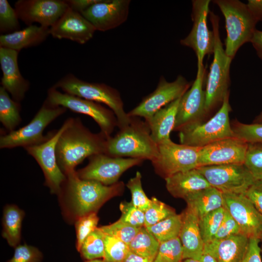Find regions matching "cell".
<instances>
[{
    "mask_svg": "<svg viewBox=\"0 0 262 262\" xmlns=\"http://www.w3.org/2000/svg\"><path fill=\"white\" fill-rule=\"evenodd\" d=\"M183 262H200L199 260H196L191 258H188L184 259Z\"/></svg>",
    "mask_w": 262,
    "mask_h": 262,
    "instance_id": "9f6ffc18",
    "label": "cell"
},
{
    "mask_svg": "<svg viewBox=\"0 0 262 262\" xmlns=\"http://www.w3.org/2000/svg\"><path fill=\"white\" fill-rule=\"evenodd\" d=\"M183 250L179 237L160 243L157 254L153 262H181Z\"/></svg>",
    "mask_w": 262,
    "mask_h": 262,
    "instance_id": "e575fe53",
    "label": "cell"
},
{
    "mask_svg": "<svg viewBox=\"0 0 262 262\" xmlns=\"http://www.w3.org/2000/svg\"><path fill=\"white\" fill-rule=\"evenodd\" d=\"M199 261L200 262H218L215 257L205 251H203Z\"/></svg>",
    "mask_w": 262,
    "mask_h": 262,
    "instance_id": "db71d44e",
    "label": "cell"
},
{
    "mask_svg": "<svg viewBox=\"0 0 262 262\" xmlns=\"http://www.w3.org/2000/svg\"><path fill=\"white\" fill-rule=\"evenodd\" d=\"M106 137L100 131L95 133L85 127L79 117H72L60 136L56 145L57 164L66 175L91 156L105 153Z\"/></svg>",
    "mask_w": 262,
    "mask_h": 262,
    "instance_id": "6da1fadb",
    "label": "cell"
},
{
    "mask_svg": "<svg viewBox=\"0 0 262 262\" xmlns=\"http://www.w3.org/2000/svg\"><path fill=\"white\" fill-rule=\"evenodd\" d=\"M158 146V156L151 162L156 173L164 179L176 173L198 167L201 147L176 144L171 139Z\"/></svg>",
    "mask_w": 262,
    "mask_h": 262,
    "instance_id": "30bf717a",
    "label": "cell"
},
{
    "mask_svg": "<svg viewBox=\"0 0 262 262\" xmlns=\"http://www.w3.org/2000/svg\"><path fill=\"white\" fill-rule=\"evenodd\" d=\"M241 233L239 225L225 209L222 222L213 240L223 239Z\"/></svg>",
    "mask_w": 262,
    "mask_h": 262,
    "instance_id": "bcb514c9",
    "label": "cell"
},
{
    "mask_svg": "<svg viewBox=\"0 0 262 262\" xmlns=\"http://www.w3.org/2000/svg\"><path fill=\"white\" fill-rule=\"evenodd\" d=\"M182 215L176 213L149 227L147 229L160 243L179 237Z\"/></svg>",
    "mask_w": 262,
    "mask_h": 262,
    "instance_id": "1f68e13d",
    "label": "cell"
},
{
    "mask_svg": "<svg viewBox=\"0 0 262 262\" xmlns=\"http://www.w3.org/2000/svg\"><path fill=\"white\" fill-rule=\"evenodd\" d=\"M184 200L199 219L224 205L223 193L212 186L198 191Z\"/></svg>",
    "mask_w": 262,
    "mask_h": 262,
    "instance_id": "83f0119b",
    "label": "cell"
},
{
    "mask_svg": "<svg viewBox=\"0 0 262 262\" xmlns=\"http://www.w3.org/2000/svg\"><path fill=\"white\" fill-rule=\"evenodd\" d=\"M66 176L59 195L67 200L69 210L76 219L96 212L105 202L124 189L122 182L105 185L97 181L80 179L76 170Z\"/></svg>",
    "mask_w": 262,
    "mask_h": 262,
    "instance_id": "7a4b0ae2",
    "label": "cell"
},
{
    "mask_svg": "<svg viewBox=\"0 0 262 262\" xmlns=\"http://www.w3.org/2000/svg\"><path fill=\"white\" fill-rule=\"evenodd\" d=\"M248 143L235 137L219 140L201 147L198 167L244 164Z\"/></svg>",
    "mask_w": 262,
    "mask_h": 262,
    "instance_id": "ac0fdd59",
    "label": "cell"
},
{
    "mask_svg": "<svg viewBox=\"0 0 262 262\" xmlns=\"http://www.w3.org/2000/svg\"><path fill=\"white\" fill-rule=\"evenodd\" d=\"M142 175L137 171L135 175L131 178L126 184L131 195V202L138 209L145 212L149 207L151 199L148 198L142 187Z\"/></svg>",
    "mask_w": 262,
    "mask_h": 262,
    "instance_id": "60d3db41",
    "label": "cell"
},
{
    "mask_svg": "<svg viewBox=\"0 0 262 262\" xmlns=\"http://www.w3.org/2000/svg\"><path fill=\"white\" fill-rule=\"evenodd\" d=\"M197 66L195 81L180 99L174 129L175 131H179L187 125L202 121V118L206 114L205 92L203 90L206 67L200 62H197Z\"/></svg>",
    "mask_w": 262,
    "mask_h": 262,
    "instance_id": "2e32d148",
    "label": "cell"
},
{
    "mask_svg": "<svg viewBox=\"0 0 262 262\" xmlns=\"http://www.w3.org/2000/svg\"><path fill=\"white\" fill-rule=\"evenodd\" d=\"M257 179H262V144L248 143L244 164Z\"/></svg>",
    "mask_w": 262,
    "mask_h": 262,
    "instance_id": "7bdbcfd3",
    "label": "cell"
},
{
    "mask_svg": "<svg viewBox=\"0 0 262 262\" xmlns=\"http://www.w3.org/2000/svg\"><path fill=\"white\" fill-rule=\"evenodd\" d=\"M225 211L223 206L199 219L200 231L205 244L213 240L221 224Z\"/></svg>",
    "mask_w": 262,
    "mask_h": 262,
    "instance_id": "836d02e7",
    "label": "cell"
},
{
    "mask_svg": "<svg viewBox=\"0 0 262 262\" xmlns=\"http://www.w3.org/2000/svg\"><path fill=\"white\" fill-rule=\"evenodd\" d=\"M18 51L0 47V64L2 71L0 84L13 99L20 102L30 88V82L20 73L18 65Z\"/></svg>",
    "mask_w": 262,
    "mask_h": 262,
    "instance_id": "7402d4cb",
    "label": "cell"
},
{
    "mask_svg": "<svg viewBox=\"0 0 262 262\" xmlns=\"http://www.w3.org/2000/svg\"><path fill=\"white\" fill-rule=\"evenodd\" d=\"M71 119L72 117L67 118L59 129L49 132L48 138L44 142L24 148L41 168L44 175L45 185L49 188L52 194L59 195L66 177L57 164L56 145L60 136L68 126Z\"/></svg>",
    "mask_w": 262,
    "mask_h": 262,
    "instance_id": "8fae6325",
    "label": "cell"
},
{
    "mask_svg": "<svg viewBox=\"0 0 262 262\" xmlns=\"http://www.w3.org/2000/svg\"><path fill=\"white\" fill-rule=\"evenodd\" d=\"M79 252L87 260L104 258L105 243L104 234L97 228L84 240Z\"/></svg>",
    "mask_w": 262,
    "mask_h": 262,
    "instance_id": "d6a6232c",
    "label": "cell"
},
{
    "mask_svg": "<svg viewBox=\"0 0 262 262\" xmlns=\"http://www.w3.org/2000/svg\"><path fill=\"white\" fill-rule=\"evenodd\" d=\"M160 242L145 227L140 228L129 245L130 250L153 262L158 251Z\"/></svg>",
    "mask_w": 262,
    "mask_h": 262,
    "instance_id": "4dcf8cb0",
    "label": "cell"
},
{
    "mask_svg": "<svg viewBox=\"0 0 262 262\" xmlns=\"http://www.w3.org/2000/svg\"><path fill=\"white\" fill-rule=\"evenodd\" d=\"M13 256L6 262H41L43 255L36 247L26 244L15 247Z\"/></svg>",
    "mask_w": 262,
    "mask_h": 262,
    "instance_id": "f6af8a7d",
    "label": "cell"
},
{
    "mask_svg": "<svg viewBox=\"0 0 262 262\" xmlns=\"http://www.w3.org/2000/svg\"><path fill=\"white\" fill-rule=\"evenodd\" d=\"M180 98L163 107L149 118L145 120L148 125L152 139L157 145L170 139V135L174 131Z\"/></svg>",
    "mask_w": 262,
    "mask_h": 262,
    "instance_id": "4316f807",
    "label": "cell"
},
{
    "mask_svg": "<svg viewBox=\"0 0 262 262\" xmlns=\"http://www.w3.org/2000/svg\"><path fill=\"white\" fill-rule=\"evenodd\" d=\"M225 20L227 37L225 51L233 59L239 48L250 42L258 21L249 11L246 4L238 0H215Z\"/></svg>",
    "mask_w": 262,
    "mask_h": 262,
    "instance_id": "8992f818",
    "label": "cell"
},
{
    "mask_svg": "<svg viewBox=\"0 0 262 262\" xmlns=\"http://www.w3.org/2000/svg\"><path fill=\"white\" fill-rule=\"evenodd\" d=\"M196 168L212 187L223 193L244 194L257 180L244 164L208 165Z\"/></svg>",
    "mask_w": 262,
    "mask_h": 262,
    "instance_id": "7c38bea8",
    "label": "cell"
},
{
    "mask_svg": "<svg viewBox=\"0 0 262 262\" xmlns=\"http://www.w3.org/2000/svg\"><path fill=\"white\" fill-rule=\"evenodd\" d=\"M192 84L180 75L172 82H167L162 76L155 90L143 98L137 106L127 113L128 115L147 119L163 107L180 98Z\"/></svg>",
    "mask_w": 262,
    "mask_h": 262,
    "instance_id": "5bb4252c",
    "label": "cell"
},
{
    "mask_svg": "<svg viewBox=\"0 0 262 262\" xmlns=\"http://www.w3.org/2000/svg\"><path fill=\"white\" fill-rule=\"evenodd\" d=\"M261 240H262V239H261ZM261 253H262V247L261 248Z\"/></svg>",
    "mask_w": 262,
    "mask_h": 262,
    "instance_id": "680465c9",
    "label": "cell"
},
{
    "mask_svg": "<svg viewBox=\"0 0 262 262\" xmlns=\"http://www.w3.org/2000/svg\"><path fill=\"white\" fill-rule=\"evenodd\" d=\"M231 125L234 137L247 143L262 144V123L247 124L235 121Z\"/></svg>",
    "mask_w": 262,
    "mask_h": 262,
    "instance_id": "d590c367",
    "label": "cell"
},
{
    "mask_svg": "<svg viewBox=\"0 0 262 262\" xmlns=\"http://www.w3.org/2000/svg\"><path fill=\"white\" fill-rule=\"evenodd\" d=\"M86 262H106L104 260H99L98 259H94L92 260H88Z\"/></svg>",
    "mask_w": 262,
    "mask_h": 262,
    "instance_id": "6f0895ef",
    "label": "cell"
},
{
    "mask_svg": "<svg viewBox=\"0 0 262 262\" xmlns=\"http://www.w3.org/2000/svg\"><path fill=\"white\" fill-rule=\"evenodd\" d=\"M209 16L214 43L213 60L206 78L205 90L206 114L222 104L226 95L229 92V70L232 60L227 55L220 38L219 17L212 11L210 12Z\"/></svg>",
    "mask_w": 262,
    "mask_h": 262,
    "instance_id": "277c9868",
    "label": "cell"
},
{
    "mask_svg": "<svg viewBox=\"0 0 262 262\" xmlns=\"http://www.w3.org/2000/svg\"><path fill=\"white\" fill-rule=\"evenodd\" d=\"M104 238L105 243L104 260L107 262H123L130 251L129 245L109 235L104 234Z\"/></svg>",
    "mask_w": 262,
    "mask_h": 262,
    "instance_id": "8d00e7d4",
    "label": "cell"
},
{
    "mask_svg": "<svg viewBox=\"0 0 262 262\" xmlns=\"http://www.w3.org/2000/svg\"><path fill=\"white\" fill-rule=\"evenodd\" d=\"M130 117L127 125L119 129L114 136L107 138L105 154L152 162L158 156V146L151 136L148 125L139 117Z\"/></svg>",
    "mask_w": 262,
    "mask_h": 262,
    "instance_id": "3957f363",
    "label": "cell"
},
{
    "mask_svg": "<svg viewBox=\"0 0 262 262\" xmlns=\"http://www.w3.org/2000/svg\"><path fill=\"white\" fill-rule=\"evenodd\" d=\"M19 18L7 0H0V32L2 34L19 30Z\"/></svg>",
    "mask_w": 262,
    "mask_h": 262,
    "instance_id": "74e56055",
    "label": "cell"
},
{
    "mask_svg": "<svg viewBox=\"0 0 262 262\" xmlns=\"http://www.w3.org/2000/svg\"><path fill=\"white\" fill-rule=\"evenodd\" d=\"M88 160L85 167L76 171L78 177L108 186L117 183L124 172L132 167L141 164L144 161L137 158L113 157L105 153L91 156Z\"/></svg>",
    "mask_w": 262,
    "mask_h": 262,
    "instance_id": "4fadbf2b",
    "label": "cell"
},
{
    "mask_svg": "<svg viewBox=\"0 0 262 262\" xmlns=\"http://www.w3.org/2000/svg\"><path fill=\"white\" fill-rule=\"evenodd\" d=\"M254 123H262V112L256 117Z\"/></svg>",
    "mask_w": 262,
    "mask_h": 262,
    "instance_id": "11a10c76",
    "label": "cell"
},
{
    "mask_svg": "<svg viewBox=\"0 0 262 262\" xmlns=\"http://www.w3.org/2000/svg\"><path fill=\"white\" fill-rule=\"evenodd\" d=\"M66 0H18L15 9L18 18L28 26L38 23L50 28L68 8Z\"/></svg>",
    "mask_w": 262,
    "mask_h": 262,
    "instance_id": "e0dca14e",
    "label": "cell"
},
{
    "mask_svg": "<svg viewBox=\"0 0 262 262\" xmlns=\"http://www.w3.org/2000/svg\"><path fill=\"white\" fill-rule=\"evenodd\" d=\"M258 57L262 60V31L256 30L250 41Z\"/></svg>",
    "mask_w": 262,
    "mask_h": 262,
    "instance_id": "816d5d0a",
    "label": "cell"
},
{
    "mask_svg": "<svg viewBox=\"0 0 262 262\" xmlns=\"http://www.w3.org/2000/svg\"><path fill=\"white\" fill-rule=\"evenodd\" d=\"M210 2V0H192L193 27L188 35L180 41L181 45L194 51L197 62L201 63L206 55L213 53L214 49L213 33L207 26Z\"/></svg>",
    "mask_w": 262,
    "mask_h": 262,
    "instance_id": "9a60e30c",
    "label": "cell"
},
{
    "mask_svg": "<svg viewBox=\"0 0 262 262\" xmlns=\"http://www.w3.org/2000/svg\"><path fill=\"white\" fill-rule=\"evenodd\" d=\"M45 100L52 106H62L72 112L90 116L98 124L100 132L107 138L111 136L118 126L117 118L110 109L99 103L62 93L53 86L48 89Z\"/></svg>",
    "mask_w": 262,
    "mask_h": 262,
    "instance_id": "9c48e42d",
    "label": "cell"
},
{
    "mask_svg": "<svg viewBox=\"0 0 262 262\" xmlns=\"http://www.w3.org/2000/svg\"><path fill=\"white\" fill-rule=\"evenodd\" d=\"M246 5L258 22L262 21V0H248Z\"/></svg>",
    "mask_w": 262,
    "mask_h": 262,
    "instance_id": "f907efd6",
    "label": "cell"
},
{
    "mask_svg": "<svg viewBox=\"0 0 262 262\" xmlns=\"http://www.w3.org/2000/svg\"><path fill=\"white\" fill-rule=\"evenodd\" d=\"M260 241L259 238H249L247 250L241 262H262Z\"/></svg>",
    "mask_w": 262,
    "mask_h": 262,
    "instance_id": "c3c4849f",
    "label": "cell"
},
{
    "mask_svg": "<svg viewBox=\"0 0 262 262\" xmlns=\"http://www.w3.org/2000/svg\"><path fill=\"white\" fill-rule=\"evenodd\" d=\"M99 228L104 234L113 236L128 245L140 229L119 219L114 223Z\"/></svg>",
    "mask_w": 262,
    "mask_h": 262,
    "instance_id": "ab89813d",
    "label": "cell"
},
{
    "mask_svg": "<svg viewBox=\"0 0 262 262\" xmlns=\"http://www.w3.org/2000/svg\"><path fill=\"white\" fill-rule=\"evenodd\" d=\"M50 35L49 28L31 25L15 32L0 35V47L18 52L23 49L37 46Z\"/></svg>",
    "mask_w": 262,
    "mask_h": 262,
    "instance_id": "484cf974",
    "label": "cell"
},
{
    "mask_svg": "<svg viewBox=\"0 0 262 262\" xmlns=\"http://www.w3.org/2000/svg\"><path fill=\"white\" fill-rule=\"evenodd\" d=\"M244 195L262 215V179L257 180Z\"/></svg>",
    "mask_w": 262,
    "mask_h": 262,
    "instance_id": "7dc6e473",
    "label": "cell"
},
{
    "mask_svg": "<svg viewBox=\"0 0 262 262\" xmlns=\"http://www.w3.org/2000/svg\"><path fill=\"white\" fill-rule=\"evenodd\" d=\"M249 241V238L241 233L206 243L204 251L212 255L218 262H241Z\"/></svg>",
    "mask_w": 262,
    "mask_h": 262,
    "instance_id": "cb8c5ba5",
    "label": "cell"
},
{
    "mask_svg": "<svg viewBox=\"0 0 262 262\" xmlns=\"http://www.w3.org/2000/svg\"><path fill=\"white\" fill-rule=\"evenodd\" d=\"M229 92L225 96L220 108L207 121L187 125L178 131L180 143L202 147L216 141L234 136L229 122L231 111L229 102Z\"/></svg>",
    "mask_w": 262,
    "mask_h": 262,
    "instance_id": "52a82bcc",
    "label": "cell"
},
{
    "mask_svg": "<svg viewBox=\"0 0 262 262\" xmlns=\"http://www.w3.org/2000/svg\"><path fill=\"white\" fill-rule=\"evenodd\" d=\"M100 0H66L68 6L81 13L92 5Z\"/></svg>",
    "mask_w": 262,
    "mask_h": 262,
    "instance_id": "681fc988",
    "label": "cell"
},
{
    "mask_svg": "<svg viewBox=\"0 0 262 262\" xmlns=\"http://www.w3.org/2000/svg\"><path fill=\"white\" fill-rule=\"evenodd\" d=\"M24 215V211L15 205H7L4 208L2 236L11 246L19 245Z\"/></svg>",
    "mask_w": 262,
    "mask_h": 262,
    "instance_id": "f1b7e54d",
    "label": "cell"
},
{
    "mask_svg": "<svg viewBox=\"0 0 262 262\" xmlns=\"http://www.w3.org/2000/svg\"><path fill=\"white\" fill-rule=\"evenodd\" d=\"M145 213V227L152 226L175 214L174 210L155 197L151 198L150 204Z\"/></svg>",
    "mask_w": 262,
    "mask_h": 262,
    "instance_id": "f35d334b",
    "label": "cell"
},
{
    "mask_svg": "<svg viewBox=\"0 0 262 262\" xmlns=\"http://www.w3.org/2000/svg\"><path fill=\"white\" fill-rule=\"evenodd\" d=\"M130 3V0H100L81 14L96 31L105 32L127 20Z\"/></svg>",
    "mask_w": 262,
    "mask_h": 262,
    "instance_id": "ffe728a7",
    "label": "cell"
},
{
    "mask_svg": "<svg viewBox=\"0 0 262 262\" xmlns=\"http://www.w3.org/2000/svg\"><path fill=\"white\" fill-rule=\"evenodd\" d=\"M119 208L121 212L120 221L138 228L144 227L145 213L134 206L131 201L121 202Z\"/></svg>",
    "mask_w": 262,
    "mask_h": 262,
    "instance_id": "ee69618b",
    "label": "cell"
},
{
    "mask_svg": "<svg viewBox=\"0 0 262 262\" xmlns=\"http://www.w3.org/2000/svg\"><path fill=\"white\" fill-rule=\"evenodd\" d=\"M224 207L249 238H262V215L244 194L223 193Z\"/></svg>",
    "mask_w": 262,
    "mask_h": 262,
    "instance_id": "d6986e66",
    "label": "cell"
},
{
    "mask_svg": "<svg viewBox=\"0 0 262 262\" xmlns=\"http://www.w3.org/2000/svg\"><path fill=\"white\" fill-rule=\"evenodd\" d=\"M21 105L9 96L2 87H0V121L8 132L16 130L22 119Z\"/></svg>",
    "mask_w": 262,
    "mask_h": 262,
    "instance_id": "f546056e",
    "label": "cell"
},
{
    "mask_svg": "<svg viewBox=\"0 0 262 262\" xmlns=\"http://www.w3.org/2000/svg\"><path fill=\"white\" fill-rule=\"evenodd\" d=\"M164 180L169 193L175 197L184 199L198 191L211 186L197 168L176 173Z\"/></svg>",
    "mask_w": 262,
    "mask_h": 262,
    "instance_id": "d4e9b609",
    "label": "cell"
},
{
    "mask_svg": "<svg viewBox=\"0 0 262 262\" xmlns=\"http://www.w3.org/2000/svg\"><path fill=\"white\" fill-rule=\"evenodd\" d=\"M182 215V223L179 238L183 250V260L191 258L199 260L204 249L199 218L187 207Z\"/></svg>",
    "mask_w": 262,
    "mask_h": 262,
    "instance_id": "603a6c76",
    "label": "cell"
},
{
    "mask_svg": "<svg viewBox=\"0 0 262 262\" xmlns=\"http://www.w3.org/2000/svg\"><path fill=\"white\" fill-rule=\"evenodd\" d=\"M96 29L81 13L69 7L49 28V33L53 37L66 39L84 44L93 36Z\"/></svg>",
    "mask_w": 262,
    "mask_h": 262,
    "instance_id": "44dd1931",
    "label": "cell"
},
{
    "mask_svg": "<svg viewBox=\"0 0 262 262\" xmlns=\"http://www.w3.org/2000/svg\"><path fill=\"white\" fill-rule=\"evenodd\" d=\"M53 86L61 89L64 93L105 104L115 113L119 129L130 123L131 117L125 111L119 92L115 88L103 83L83 81L72 73L64 76Z\"/></svg>",
    "mask_w": 262,
    "mask_h": 262,
    "instance_id": "5b68a950",
    "label": "cell"
},
{
    "mask_svg": "<svg viewBox=\"0 0 262 262\" xmlns=\"http://www.w3.org/2000/svg\"><path fill=\"white\" fill-rule=\"evenodd\" d=\"M98 220L96 212L88 213L77 219L75 222L76 248L79 252L85 239L97 228Z\"/></svg>",
    "mask_w": 262,
    "mask_h": 262,
    "instance_id": "b9f144b4",
    "label": "cell"
},
{
    "mask_svg": "<svg viewBox=\"0 0 262 262\" xmlns=\"http://www.w3.org/2000/svg\"><path fill=\"white\" fill-rule=\"evenodd\" d=\"M66 111L64 107L52 106L45 100L28 124L18 130L1 134L0 148H24L44 142L49 137V133L43 134L45 128Z\"/></svg>",
    "mask_w": 262,
    "mask_h": 262,
    "instance_id": "ba28073f",
    "label": "cell"
},
{
    "mask_svg": "<svg viewBox=\"0 0 262 262\" xmlns=\"http://www.w3.org/2000/svg\"><path fill=\"white\" fill-rule=\"evenodd\" d=\"M123 262H150L147 259L130 250Z\"/></svg>",
    "mask_w": 262,
    "mask_h": 262,
    "instance_id": "f5cc1de1",
    "label": "cell"
}]
</instances>
